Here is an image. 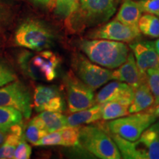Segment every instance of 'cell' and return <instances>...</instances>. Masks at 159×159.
<instances>
[{
    "instance_id": "obj_1",
    "label": "cell",
    "mask_w": 159,
    "mask_h": 159,
    "mask_svg": "<svg viewBox=\"0 0 159 159\" xmlns=\"http://www.w3.org/2000/svg\"><path fill=\"white\" fill-rule=\"evenodd\" d=\"M79 47L91 61L109 69L120 66L129 53L128 47L124 42L107 39L83 40Z\"/></svg>"
},
{
    "instance_id": "obj_2",
    "label": "cell",
    "mask_w": 159,
    "mask_h": 159,
    "mask_svg": "<svg viewBox=\"0 0 159 159\" xmlns=\"http://www.w3.org/2000/svg\"><path fill=\"white\" fill-rule=\"evenodd\" d=\"M121 156L126 159H159V122L152 123L136 141L111 134Z\"/></svg>"
},
{
    "instance_id": "obj_3",
    "label": "cell",
    "mask_w": 159,
    "mask_h": 159,
    "mask_svg": "<svg viewBox=\"0 0 159 159\" xmlns=\"http://www.w3.org/2000/svg\"><path fill=\"white\" fill-rule=\"evenodd\" d=\"M118 0H80L76 11L68 18L74 31L105 23L114 16Z\"/></svg>"
},
{
    "instance_id": "obj_4",
    "label": "cell",
    "mask_w": 159,
    "mask_h": 159,
    "mask_svg": "<svg viewBox=\"0 0 159 159\" xmlns=\"http://www.w3.org/2000/svg\"><path fill=\"white\" fill-rule=\"evenodd\" d=\"M61 62L58 55L50 50L21 52L18 63L26 75L34 80L52 81L57 77V69Z\"/></svg>"
},
{
    "instance_id": "obj_5",
    "label": "cell",
    "mask_w": 159,
    "mask_h": 159,
    "mask_svg": "<svg viewBox=\"0 0 159 159\" xmlns=\"http://www.w3.org/2000/svg\"><path fill=\"white\" fill-rule=\"evenodd\" d=\"M79 144L99 158H122L116 144L106 130L97 125H86L80 128Z\"/></svg>"
},
{
    "instance_id": "obj_6",
    "label": "cell",
    "mask_w": 159,
    "mask_h": 159,
    "mask_svg": "<svg viewBox=\"0 0 159 159\" xmlns=\"http://www.w3.org/2000/svg\"><path fill=\"white\" fill-rule=\"evenodd\" d=\"M53 40L54 35L52 31L38 20L25 21L15 34V42L18 46L37 52L51 47Z\"/></svg>"
},
{
    "instance_id": "obj_7",
    "label": "cell",
    "mask_w": 159,
    "mask_h": 159,
    "mask_svg": "<svg viewBox=\"0 0 159 159\" xmlns=\"http://www.w3.org/2000/svg\"><path fill=\"white\" fill-rule=\"evenodd\" d=\"M125 117L112 119L106 124L105 130L110 134L119 135L127 140H137L144 131L156 120V117L146 110Z\"/></svg>"
},
{
    "instance_id": "obj_8",
    "label": "cell",
    "mask_w": 159,
    "mask_h": 159,
    "mask_svg": "<svg viewBox=\"0 0 159 159\" xmlns=\"http://www.w3.org/2000/svg\"><path fill=\"white\" fill-rule=\"evenodd\" d=\"M72 67L75 75L93 90L112 80V71L93 63L80 53L73 56Z\"/></svg>"
},
{
    "instance_id": "obj_9",
    "label": "cell",
    "mask_w": 159,
    "mask_h": 159,
    "mask_svg": "<svg viewBox=\"0 0 159 159\" xmlns=\"http://www.w3.org/2000/svg\"><path fill=\"white\" fill-rule=\"evenodd\" d=\"M65 84L69 113L77 112L95 105L94 90L85 85L74 73H68Z\"/></svg>"
},
{
    "instance_id": "obj_10",
    "label": "cell",
    "mask_w": 159,
    "mask_h": 159,
    "mask_svg": "<svg viewBox=\"0 0 159 159\" xmlns=\"http://www.w3.org/2000/svg\"><path fill=\"white\" fill-rule=\"evenodd\" d=\"M0 106L14 108L26 119H29L32 114V97L29 89L18 80L0 87Z\"/></svg>"
},
{
    "instance_id": "obj_11",
    "label": "cell",
    "mask_w": 159,
    "mask_h": 159,
    "mask_svg": "<svg viewBox=\"0 0 159 159\" xmlns=\"http://www.w3.org/2000/svg\"><path fill=\"white\" fill-rule=\"evenodd\" d=\"M138 27L125 25L114 19L89 33L91 39H107L121 42H132L140 37Z\"/></svg>"
},
{
    "instance_id": "obj_12",
    "label": "cell",
    "mask_w": 159,
    "mask_h": 159,
    "mask_svg": "<svg viewBox=\"0 0 159 159\" xmlns=\"http://www.w3.org/2000/svg\"><path fill=\"white\" fill-rule=\"evenodd\" d=\"M33 104L38 112L49 111L62 113L65 109L63 97L55 86L39 85L34 91Z\"/></svg>"
},
{
    "instance_id": "obj_13",
    "label": "cell",
    "mask_w": 159,
    "mask_h": 159,
    "mask_svg": "<svg viewBox=\"0 0 159 159\" xmlns=\"http://www.w3.org/2000/svg\"><path fill=\"white\" fill-rule=\"evenodd\" d=\"M135 89L126 83L114 81L108 83L97 93L95 102L98 104L117 101L130 105L134 96Z\"/></svg>"
},
{
    "instance_id": "obj_14",
    "label": "cell",
    "mask_w": 159,
    "mask_h": 159,
    "mask_svg": "<svg viewBox=\"0 0 159 159\" xmlns=\"http://www.w3.org/2000/svg\"><path fill=\"white\" fill-rule=\"evenodd\" d=\"M132 49L139 70L146 74L149 69L158 68L159 55L155 49L154 42L136 41L129 45Z\"/></svg>"
},
{
    "instance_id": "obj_15",
    "label": "cell",
    "mask_w": 159,
    "mask_h": 159,
    "mask_svg": "<svg viewBox=\"0 0 159 159\" xmlns=\"http://www.w3.org/2000/svg\"><path fill=\"white\" fill-rule=\"evenodd\" d=\"M112 71V79L126 83L134 89L146 83V74L139 70L133 52H129L124 63Z\"/></svg>"
},
{
    "instance_id": "obj_16",
    "label": "cell",
    "mask_w": 159,
    "mask_h": 159,
    "mask_svg": "<svg viewBox=\"0 0 159 159\" xmlns=\"http://www.w3.org/2000/svg\"><path fill=\"white\" fill-rule=\"evenodd\" d=\"M102 119V104L94 105L90 108L72 113L66 117L67 126L80 127Z\"/></svg>"
},
{
    "instance_id": "obj_17",
    "label": "cell",
    "mask_w": 159,
    "mask_h": 159,
    "mask_svg": "<svg viewBox=\"0 0 159 159\" xmlns=\"http://www.w3.org/2000/svg\"><path fill=\"white\" fill-rule=\"evenodd\" d=\"M154 103L155 97L151 92L148 83L147 82L142 83L135 89L134 98L128 108L129 114H135L146 111L152 106Z\"/></svg>"
},
{
    "instance_id": "obj_18",
    "label": "cell",
    "mask_w": 159,
    "mask_h": 159,
    "mask_svg": "<svg viewBox=\"0 0 159 159\" xmlns=\"http://www.w3.org/2000/svg\"><path fill=\"white\" fill-rule=\"evenodd\" d=\"M142 13L139 2L133 0H125L115 19L126 25L138 27L139 20L142 16Z\"/></svg>"
},
{
    "instance_id": "obj_19",
    "label": "cell",
    "mask_w": 159,
    "mask_h": 159,
    "mask_svg": "<svg viewBox=\"0 0 159 159\" xmlns=\"http://www.w3.org/2000/svg\"><path fill=\"white\" fill-rule=\"evenodd\" d=\"M48 133L60 130L67 126L66 117L61 112L44 111L38 115Z\"/></svg>"
},
{
    "instance_id": "obj_20",
    "label": "cell",
    "mask_w": 159,
    "mask_h": 159,
    "mask_svg": "<svg viewBox=\"0 0 159 159\" xmlns=\"http://www.w3.org/2000/svg\"><path fill=\"white\" fill-rule=\"evenodd\" d=\"M23 115L14 108L0 106V130L7 133L13 125L22 122Z\"/></svg>"
},
{
    "instance_id": "obj_21",
    "label": "cell",
    "mask_w": 159,
    "mask_h": 159,
    "mask_svg": "<svg viewBox=\"0 0 159 159\" xmlns=\"http://www.w3.org/2000/svg\"><path fill=\"white\" fill-rule=\"evenodd\" d=\"M129 106L117 101H111L102 103V119L112 120L119 117L128 116L129 114Z\"/></svg>"
},
{
    "instance_id": "obj_22",
    "label": "cell",
    "mask_w": 159,
    "mask_h": 159,
    "mask_svg": "<svg viewBox=\"0 0 159 159\" xmlns=\"http://www.w3.org/2000/svg\"><path fill=\"white\" fill-rule=\"evenodd\" d=\"M138 27L146 36L159 38V19L153 14L147 13L142 16L139 20Z\"/></svg>"
},
{
    "instance_id": "obj_23",
    "label": "cell",
    "mask_w": 159,
    "mask_h": 159,
    "mask_svg": "<svg viewBox=\"0 0 159 159\" xmlns=\"http://www.w3.org/2000/svg\"><path fill=\"white\" fill-rule=\"evenodd\" d=\"M48 134L39 116H35L30 122L25 132V138L31 144L36 145L38 142Z\"/></svg>"
},
{
    "instance_id": "obj_24",
    "label": "cell",
    "mask_w": 159,
    "mask_h": 159,
    "mask_svg": "<svg viewBox=\"0 0 159 159\" xmlns=\"http://www.w3.org/2000/svg\"><path fill=\"white\" fill-rule=\"evenodd\" d=\"M80 0H55V12L59 16L68 19L78 8Z\"/></svg>"
},
{
    "instance_id": "obj_25",
    "label": "cell",
    "mask_w": 159,
    "mask_h": 159,
    "mask_svg": "<svg viewBox=\"0 0 159 159\" xmlns=\"http://www.w3.org/2000/svg\"><path fill=\"white\" fill-rule=\"evenodd\" d=\"M80 128V127L66 126L59 130L62 138L63 146L74 147L79 144Z\"/></svg>"
},
{
    "instance_id": "obj_26",
    "label": "cell",
    "mask_w": 159,
    "mask_h": 159,
    "mask_svg": "<svg viewBox=\"0 0 159 159\" xmlns=\"http://www.w3.org/2000/svg\"><path fill=\"white\" fill-rule=\"evenodd\" d=\"M146 82L151 92L153 94L156 103L159 98V67L149 69L147 70Z\"/></svg>"
},
{
    "instance_id": "obj_27",
    "label": "cell",
    "mask_w": 159,
    "mask_h": 159,
    "mask_svg": "<svg viewBox=\"0 0 159 159\" xmlns=\"http://www.w3.org/2000/svg\"><path fill=\"white\" fill-rule=\"evenodd\" d=\"M17 77L13 69L6 61L0 59V87L16 80Z\"/></svg>"
},
{
    "instance_id": "obj_28",
    "label": "cell",
    "mask_w": 159,
    "mask_h": 159,
    "mask_svg": "<svg viewBox=\"0 0 159 159\" xmlns=\"http://www.w3.org/2000/svg\"><path fill=\"white\" fill-rule=\"evenodd\" d=\"M62 145V138L60 131L48 133L38 142L36 146H55Z\"/></svg>"
},
{
    "instance_id": "obj_29",
    "label": "cell",
    "mask_w": 159,
    "mask_h": 159,
    "mask_svg": "<svg viewBox=\"0 0 159 159\" xmlns=\"http://www.w3.org/2000/svg\"><path fill=\"white\" fill-rule=\"evenodd\" d=\"M32 153V148L30 145L27 144L25 139H22L19 143L16 148L14 157L13 158L16 159H28L30 158Z\"/></svg>"
},
{
    "instance_id": "obj_30",
    "label": "cell",
    "mask_w": 159,
    "mask_h": 159,
    "mask_svg": "<svg viewBox=\"0 0 159 159\" xmlns=\"http://www.w3.org/2000/svg\"><path fill=\"white\" fill-rule=\"evenodd\" d=\"M138 2L142 12L159 16V0H141Z\"/></svg>"
},
{
    "instance_id": "obj_31",
    "label": "cell",
    "mask_w": 159,
    "mask_h": 159,
    "mask_svg": "<svg viewBox=\"0 0 159 159\" xmlns=\"http://www.w3.org/2000/svg\"><path fill=\"white\" fill-rule=\"evenodd\" d=\"M16 146L5 142L0 147V159L13 158Z\"/></svg>"
},
{
    "instance_id": "obj_32",
    "label": "cell",
    "mask_w": 159,
    "mask_h": 159,
    "mask_svg": "<svg viewBox=\"0 0 159 159\" xmlns=\"http://www.w3.org/2000/svg\"><path fill=\"white\" fill-rule=\"evenodd\" d=\"M6 21H7V13L2 6L0 5V30L5 25Z\"/></svg>"
},
{
    "instance_id": "obj_33",
    "label": "cell",
    "mask_w": 159,
    "mask_h": 159,
    "mask_svg": "<svg viewBox=\"0 0 159 159\" xmlns=\"http://www.w3.org/2000/svg\"><path fill=\"white\" fill-rule=\"evenodd\" d=\"M147 111H149L152 114H153L156 118H158V117H159V102L158 104L152 105L150 108L147 109Z\"/></svg>"
},
{
    "instance_id": "obj_34",
    "label": "cell",
    "mask_w": 159,
    "mask_h": 159,
    "mask_svg": "<svg viewBox=\"0 0 159 159\" xmlns=\"http://www.w3.org/2000/svg\"><path fill=\"white\" fill-rule=\"evenodd\" d=\"M37 3L41 4V5L47 6V7H52L55 5V0H34Z\"/></svg>"
},
{
    "instance_id": "obj_35",
    "label": "cell",
    "mask_w": 159,
    "mask_h": 159,
    "mask_svg": "<svg viewBox=\"0 0 159 159\" xmlns=\"http://www.w3.org/2000/svg\"><path fill=\"white\" fill-rule=\"evenodd\" d=\"M5 139H6V135L5 134V133L0 130V147L2 145L4 142H5Z\"/></svg>"
},
{
    "instance_id": "obj_36",
    "label": "cell",
    "mask_w": 159,
    "mask_h": 159,
    "mask_svg": "<svg viewBox=\"0 0 159 159\" xmlns=\"http://www.w3.org/2000/svg\"><path fill=\"white\" fill-rule=\"evenodd\" d=\"M154 46H155V49H156V52L158 53V55H159V39L156 41L154 42Z\"/></svg>"
},
{
    "instance_id": "obj_37",
    "label": "cell",
    "mask_w": 159,
    "mask_h": 159,
    "mask_svg": "<svg viewBox=\"0 0 159 159\" xmlns=\"http://www.w3.org/2000/svg\"><path fill=\"white\" fill-rule=\"evenodd\" d=\"M158 102H159V98H158V100H157V102H156V103H155V104H154V105H156V104H158Z\"/></svg>"
}]
</instances>
